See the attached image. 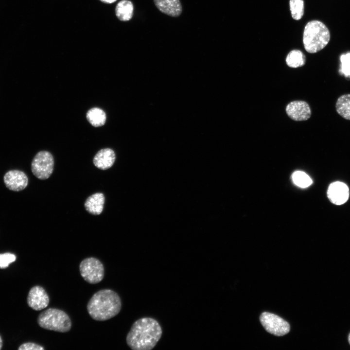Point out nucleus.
I'll return each instance as SVG.
<instances>
[{
	"label": "nucleus",
	"instance_id": "26",
	"mask_svg": "<svg viewBox=\"0 0 350 350\" xmlns=\"http://www.w3.org/2000/svg\"><path fill=\"white\" fill-rule=\"evenodd\" d=\"M348 342L350 345V333H349V336H348Z\"/></svg>",
	"mask_w": 350,
	"mask_h": 350
},
{
	"label": "nucleus",
	"instance_id": "10",
	"mask_svg": "<svg viewBox=\"0 0 350 350\" xmlns=\"http://www.w3.org/2000/svg\"><path fill=\"white\" fill-rule=\"evenodd\" d=\"M6 187L13 191L18 192L24 189L27 186L28 179L26 175L19 170H10L3 177Z\"/></svg>",
	"mask_w": 350,
	"mask_h": 350
},
{
	"label": "nucleus",
	"instance_id": "1",
	"mask_svg": "<svg viewBox=\"0 0 350 350\" xmlns=\"http://www.w3.org/2000/svg\"><path fill=\"white\" fill-rule=\"evenodd\" d=\"M162 330L159 322L150 317L138 319L132 324L126 337L128 347L133 350H150L161 337Z\"/></svg>",
	"mask_w": 350,
	"mask_h": 350
},
{
	"label": "nucleus",
	"instance_id": "19",
	"mask_svg": "<svg viewBox=\"0 0 350 350\" xmlns=\"http://www.w3.org/2000/svg\"><path fill=\"white\" fill-rule=\"evenodd\" d=\"M292 178L295 184L302 188L308 187L312 183V179L307 174L302 171L295 172L292 174Z\"/></svg>",
	"mask_w": 350,
	"mask_h": 350
},
{
	"label": "nucleus",
	"instance_id": "22",
	"mask_svg": "<svg viewBox=\"0 0 350 350\" xmlns=\"http://www.w3.org/2000/svg\"><path fill=\"white\" fill-rule=\"evenodd\" d=\"M16 260L15 255L10 253L0 254V268H5L8 267L10 263Z\"/></svg>",
	"mask_w": 350,
	"mask_h": 350
},
{
	"label": "nucleus",
	"instance_id": "20",
	"mask_svg": "<svg viewBox=\"0 0 350 350\" xmlns=\"http://www.w3.org/2000/svg\"><path fill=\"white\" fill-rule=\"evenodd\" d=\"M290 9L292 17L295 20H299L304 14L303 0H290Z\"/></svg>",
	"mask_w": 350,
	"mask_h": 350
},
{
	"label": "nucleus",
	"instance_id": "21",
	"mask_svg": "<svg viewBox=\"0 0 350 350\" xmlns=\"http://www.w3.org/2000/svg\"><path fill=\"white\" fill-rule=\"evenodd\" d=\"M340 61L339 73L345 78L350 79V52L342 54L340 56Z\"/></svg>",
	"mask_w": 350,
	"mask_h": 350
},
{
	"label": "nucleus",
	"instance_id": "13",
	"mask_svg": "<svg viewBox=\"0 0 350 350\" xmlns=\"http://www.w3.org/2000/svg\"><path fill=\"white\" fill-rule=\"evenodd\" d=\"M116 159L113 150L106 148L100 150L95 155L93 162L94 165L98 169L105 170L113 165Z\"/></svg>",
	"mask_w": 350,
	"mask_h": 350
},
{
	"label": "nucleus",
	"instance_id": "25",
	"mask_svg": "<svg viewBox=\"0 0 350 350\" xmlns=\"http://www.w3.org/2000/svg\"><path fill=\"white\" fill-rule=\"evenodd\" d=\"M2 347V340L1 338V336H0V350L1 349Z\"/></svg>",
	"mask_w": 350,
	"mask_h": 350
},
{
	"label": "nucleus",
	"instance_id": "14",
	"mask_svg": "<svg viewBox=\"0 0 350 350\" xmlns=\"http://www.w3.org/2000/svg\"><path fill=\"white\" fill-rule=\"evenodd\" d=\"M105 197L103 193L97 192L89 196L86 200V210L92 215H99L104 209Z\"/></svg>",
	"mask_w": 350,
	"mask_h": 350
},
{
	"label": "nucleus",
	"instance_id": "15",
	"mask_svg": "<svg viewBox=\"0 0 350 350\" xmlns=\"http://www.w3.org/2000/svg\"><path fill=\"white\" fill-rule=\"evenodd\" d=\"M133 10V4L131 1L122 0L120 1L116 7V15L119 20L127 21L132 18Z\"/></svg>",
	"mask_w": 350,
	"mask_h": 350
},
{
	"label": "nucleus",
	"instance_id": "17",
	"mask_svg": "<svg viewBox=\"0 0 350 350\" xmlns=\"http://www.w3.org/2000/svg\"><path fill=\"white\" fill-rule=\"evenodd\" d=\"M337 113L347 120H350V94H344L337 99L335 104Z\"/></svg>",
	"mask_w": 350,
	"mask_h": 350
},
{
	"label": "nucleus",
	"instance_id": "9",
	"mask_svg": "<svg viewBox=\"0 0 350 350\" xmlns=\"http://www.w3.org/2000/svg\"><path fill=\"white\" fill-rule=\"evenodd\" d=\"M287 115L296 121L308 120L311 116L309 104L303 101H294L289 103L285 108Z\"/></svg>",
	"mask_w": 350,
	"mask_h": 350
},
{
	"label": "nucleus",
	"instance_id": "5",
	"mask_svg": "<svg viewBox=\"0 0 350 350\" xmlns=\"http://www.w3.org/2000/svg\"><path fill=\"white\" fill-rule=\"evenodd\" d=\"M79 271L84 280L90 284L99 283L104 278V265L94 257H88L83 260L79 264Z\"/></svg>",
	"mask_w": 350,
	"mask_h": 350
},
{
	"label": "nucleus",
	"instance_id": "8",
	"mask_svg": "<svg viewBox=\"0 0 350 350\" xmlns=\"http://www.w3.org/2000/svg\"><path fill=\"white\" fill-rule=\"evenodd\" d=\"M27 301L30 308L35 311H40L48 306L50 298L43 287L36 285L30 290Z\"/></svg>",
	"mask_w": 350,
	"mask_h": 350
},
{
	"label": "nucleus",
	"instance_id": "24",
	"mask_svg": "<svg viewBox=\"0 0 350 350\" xmlns=\"http://www.w3.org/2000/svg\"><path fill=\"white\" fill-rule=\"evenodd\" d=\"M102 2L105 3H112L115 2L117 0H100Z\"/></svg>",
	"mask_w": 350,
	"mask_h": 350
},
{
	"label": "nucleus",
	"instance_id": "12",
	"mask_svg": "<svg viewBox=\"0 0 350 350\" xmlns=\"http://www.w3.org/2000/svg\"><path fill=\"white\" fill-rule=\"evenodd\" d=\"M157 8L161 13L173 18L179 17L182 12L180 0H153Z\"/></svg>",
	"mask_w": 350,
	"mask_h": 350
},
{
	"label": "nucleus",
	"instance_id": "18",
	"mask_svg": "<svg viewBox=\"0 0 350 350\" xmlns=\"http://www.w3.org/2000/svg\"><path fill=\"white\" fill-rule=\"evenodd\" d=\"M285 60L288 66L296 68L305 65L306 57L301 51L293 50L287 54Z\"/></svg>",
	"mask_w": 350,
	"mask_h": 350
},
{
	"label": "nucleus",
	"instance_id": "23",
	"mask_svg": "<svg viewBox=\"0 0 350 350\" xmlns=\"http://www.w3.org/2000/svg\"><path fill=\"white\" fill-rule=\"evenodd\" d=\"M18 350H44L41 345L32 342H26L21 344L18 348Z\"/></svg>",
	"mask_w": 350,
	"mask_h": 350
},
{
	"label": "nucleus",
	"instance_id": "11",
	"mask_svg": "<svg viewBox=\"0 0 350 350\" xmlns=\"http://www.w3.org/2000/svg\"><path fill=\"white\" fill-rule=\"evenodd\" d=\"M327 195L333 204L342 205L349 198V189L345 183L339 181L334 182L329 185Z\"/></svg>",
	"mask_w": 350,
	"mask_h": 350
},
{
	"label": "nucleus",
	"instance_id": "7",
	"mask_svg": "<svg viewBox=\"0 0 350 350\" xmlns=\"http://www.w3.org/2000/svg\"><path fill=\"white\" fill-rule=\"evenodd\" d=\"M260 321L267 332L277 336L286 334L290 330V326L287 321L272 313H262L260 316Z\"/></svg>",
	"mask_w": 350,
	"mask_h": 350
},
{
	"label": "nucleus",
	"instance_id": "6",
	"mask_svg": "<svg viewBox=\"0 0 350 350\" xmlns=\"http://www.w3.org/2000/svg\"><path fill=\"white\" fill-rule=\"evenodd\" d=\"M54 167V159L48 151H41L34 157L32 163L31 170L34 175L37 178L44 180L52 174Z\"/></svg>",
	"mask_w": 350,
	"mask_h": 350
},
{
	"label": "nucleus",
	"instance_id": "4",
	"mask_svg": "<svg viewBox=\"0 0 350 350\" xmlns=\"http://www.w3.org/2000/svg\"><path fill=\"white\" fill-rule=\"evenodd\" d=\"M37 321L42 328L60 332H69L72 326L69 315L57 308H50L42 312L38 315Z\"/></svg>",
	"mask_w": 350,
	"mask_h": 350
},
{
	"label": "nucleus",
	"instance_id": "16",
	"mask_svg": "<svg viewBox=\"0 0 350 350\" xmlns=\"http://www.w3.org/2000/svg\"><path fill=\"white\" fill-rule=\"evenodd\" d=\"M86 118L88 122L94 127L103 125L106 121V114L101 108L93 107L87 113Z\"/></svg>",
	"mask_w": 350,
	"mask_h": 350
},
{
	"label": "nucleus",
	"instance_id": "3",
	"mask_svg": "<svg viewBox=\"0 0 350 350\" xmlns=\"http://www.w3.org/2000/svg\"><path fill=\"white\" fill-rule=\"evenodd\" d=\"M330 37L329 30L323 22L311 20L306 24L303 31L304 49L309 53L317 52L327 46Z\"/></svg>",
	"mask_w": 350,
	"mask_h": 350
},
{
	"label": "nucleus",
	"instance_id": "2",
	"mask_svg": "<svg viewBox=\"0 0 350 350\" xmlns=\"http://www.w3.org/2000/svg\"><path fill=\"white\" fill-rule=\"evenodd\" d=\"M122 308L119 295L111 289L100 290L89 300L87 309L90 316L96 321H105L117 315Z\"/></svg>",
	"mask_w": 350,
	"mask_h": 350
}]
</instances>
